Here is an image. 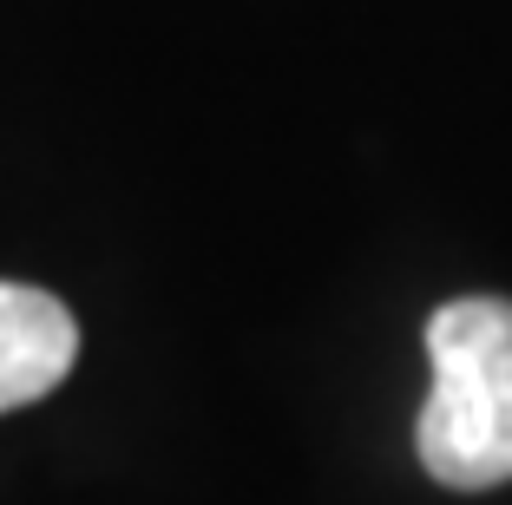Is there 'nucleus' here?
Instances as JSON below:
<instances>
[{
  "label": "nucleus",
  "mask_w": 512,
  "mask_h": 505,
  "mask_svg": "<svg viewBox=\"0 0 512 505\" xmlns=\"http://www.w3.org/2000/svg\"><path fill=\"white\" fill-rule=\"evenodd\" d=\"M79 361V322L60 296L0 283V414L46 401Z\"/></svg>",
  "instance_id": "f03ea898"
},
{
  "label": "nucleus",
  "mask_w": 512,
  "mask_h": 505,
  "mask_svg": "<svg viewBox=\"0 0 512 505\" xmlns=\"http://www.w3.org/2000/svg\"><path fill=\"white\" fill-rule=\"evenodd\" d=\"M427 387L421 446L427 479L453 492H486L512 479V302L460 296L427 322Z\"/></svg>",
  "instance_id": "f257e3e1"
}]
</instances>
